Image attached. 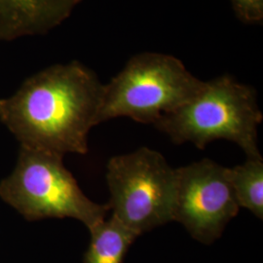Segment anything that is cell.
<instances>
[{
	"mask_svg": "<svg viewBox=\"0 0 263 263\" xmlns=\"http://www.w3.org/2000/svg\"><path fill=\"white\" fill-rule=\"evenodd\" d=\"M104 90L94 70L82 63L56 64L0 99V122L22 147L61 156L86 154L89 133L99 125Z\"/></svg>",
	"mask_w": 263,
	"mask_h": 263,
	"instance_id": "1",
	"label": "cell"
},
{
	"mask_svg": "<svg viewBox=\"0 0 263 263\" xmlns=\"http://www.w3.org/2000/svg\"><path fill=\"white\" fill-rule=\"evenodd\" d=\"M262 119L254 88L226 74L204 81L190 101L154 126L175 143L191 142L204 149L212 141L226 140L238 144L247 158H262L257 144Z\"/></svg>",
	"mask_w": 263,
	"mask_h": 263,
	"instance_id": "2",
	"label": "cell"
},
{
	"mask_svg": "<svg viewBox=\"0 0 263 263\" xmlns=\"http://www.w3.org/2000/svg\"><path fill=\"white\" fill-rule=\"evenodd\" d=\"M203 85L176 57L154 52L134 55L104 85L99 124L128 117L154 125L186 104Z\"/></svg>",
	"mask_w": 263,
	"mask_h": 263,
	"instance_id": "3",
	"label": "cell"
},
{
	"mask_svg": "<svg viewBox=\"0 0 263 263\" xmlns=\"http://www.w3.org/2000/svg\"><path fill=\"white\" fill-rule=\"evenodd\" d=\"M63 158L20 146L15 168L0 181V198L28 220L72 218L90 231L105 219L109 206L85 195Z\"/></svg>",
	"mask_w": 263,
	"mask_h": 263,
	"instance_id": "4",
	"label": "cell"
},
{
	"mask_svg": "<svg viewBox=\"0 0 263 263\" xmlns=\"http://www.w3.org/2000/svg\"><path fill=\"white\" fill-rule=\"evenodd\" d=\"M109 211L135 234L173 221L177 176L165 157L147 147L107 163Z\"/></svg>",
	"mask_w": 263,
	"mask_h": 263,
	"instance_id": "5",
	"label": "cell"
},
{
	"mask_svg": "<svg viewBox=\"0 0 263 263\" xmlns=\"http://www.w3.org/2000/svg\"><path fill=\"white\" fill-rule=\"evenodd\" d=\"M176 176L173 220L200 243H214L240 210L228 168L205 158L176 169Z\"/></svg>",
	"mask_w": 263,
	"mask_h": 263,
	"instance_id": "6",
	"label": "cell"
},
{
	"mask_svg": "<svg viewBox=\"0 0 263 263\" xmlns=\"http://www.w3.org/2000/svg\"><path fill=\"white\" fill-rule=\"evenodd\" d=\"M82 0H0V41L38 36L62 25Z\"/></svg>",
	"mask_w": 263,
	"mask_h": 263,
	"instance_id": "7",
	"label": "cell"
},
{
	"mask_svg": "<svg viewBox=\"0 0 263 263\" xmlns=\"http://www.w3.org/2000/svg\"><path fill=\"white\" fill-rule=\"evenodd\" d=\"M89 232L91 242L84 263H122L130 246L139 237L112 216Z\"/></svg>",
	"mask_w": 263,
	"mask_h": 263,
	"instance_id": "8",
	"label": "cell"
},
{
	"mask_svg": "<svg viewBox=\"0 0 263 263\" xmlns=\"http://www.w3.org/2000/svg\"><path fill=\"white\" fill-rule=\"evenodd\" d=\"M228 177L239 207L262 219V158H247L244 164L228 168Z\"/></svg>",
	"mask_w": 263,
	"mask_h": 263,
	"instance_id": "9",
	"label": "cell"
},
{
	"mask_svg": "<svg viewBox=\"0 0 263 263\" xmlns=\"http://www.w3.org/2000/svg\"><path fill=\"white\" fill-rule=\"evenodd\" d=\"M237 18L245 24H260L263 21V0H231Z\"/></svg>",
	"mask_w": 263,
	"mask_h": 263,
	"instance_id": "10",
	"label": "cell"
}]
</instances>
